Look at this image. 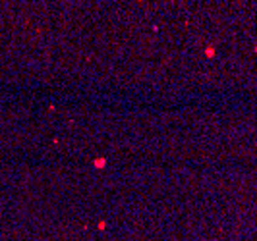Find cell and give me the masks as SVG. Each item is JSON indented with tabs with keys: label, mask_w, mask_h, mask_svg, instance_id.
I'll return each mask as SVG.
<instances>
[{
	"label": "cell",
	"mask_w": 257,
	"mask_h": 241,
	"mask_svg": "<svg viewBox=\"0 0 257 241\" xmlns=\"http://www.w3.org/2000/svg\"><path fill=\"white\" fill-rule=\"evenodd\" d=\"M104 164H107V160H104V158H97V160H95V166H97V168H103Z\"/></svg>",
	"instance_id": "6da1fadb"
},
{
	"label": "cell",
	"mask_w": 257,
	"mask_h": 241,
	"mask_svg": "<svg viewBox=\"0 0 257 241\" xmlns=\"http://www.w3.org/2000/svg\"><path fill=\"white\" fill-rule=\"evenodd\" d=\"M205 52H207V56H215V48H213V46H209Z\"/></svg>",
	"instance_id": "7a4b0ae2"
},
{
	"label": "cell",
	"mask_w": 257,
	"mask_h": 241,
	"mask_svg": "<svg viewBox=\"0 0 257 241\" xmlns=\"http://www.w3.org/2000/svg\"><path fill=\"white\" fill-rule=\"evenodd\" d=\"M255 52H257V45H255Z\"/></svg>",
	"instance_id": "3957f363"
}]
</instances>
